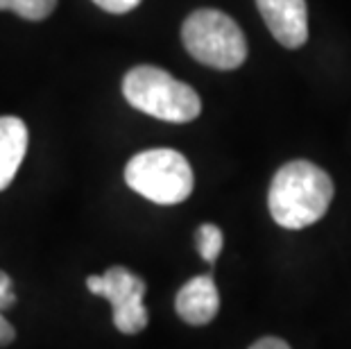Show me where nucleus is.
<instances>
[{"label": "nucleus", "mask_w": 351, "mask_h": 349, "mask_svg": "<svg viewBox=\"0 0 351 349\" xmlns=\"http://www.w3.org/2000/svg\"><path fill=\"white\" fill-rule=\"evenodd\" d=\"M333 193V180L322 168L297 159L276 170L267 193V206L279 227L304 229L322 220Z\"/></svg>", "instance_id": "obj_1"}, {"label": "nucleus", "mask_w": 351, "mask_h": 349, "mask_svg": "<svg viewBox=\"0 0 351 349\" xmlns=\"http://www.w3.org/2000/svg\"><path fill=\"white\" fill-rule=\"evenodd\" d=\"M123 95L134 109L166 123H191L202 111L199 95L156 66H136L127 71Z\"/></svg>", "instance_id": "obj_2"}, {"label": "nucleus", "mask_w": 351, "mask_h": 349, "mask_svg": "<svg viewBox=\"0 0 351 349\" xmlns=\"http://www.w3.org/2000/svg\"><path fill=\"white\" fill-rule=\"evenodd\" d=\"M184 48L199 64L234 71L247 59V41L231 16L218 10H197L184 21Z\"/></svg>", "instance_id": "obj_3"}, {"label": "nucleus", "mask_w": 351, "mask_h": 349, "mask_svg": "<svg viewBox=\"0 0 351 349\" xmlns=\"http://www.w3.org/2000/svg\"><path fill=\"white\" fill-rule=\"evenodd\" d=\"M125 182L154 204H179L193 193V168L182 152L152 147L130 159Z\"/></svg>", "instance_id": "obj_4"}, {"label": "nucleus", "mask_w": 351, "mask_h": 349, "mask_svg": "<svg viewBox=\"0 0 351 349\" xmlns=\"http://www.w3.org/2000/svg\"><path fill=\"white\" fill-rule=\"evenodd\" d=\"M86 288L93 295L109 300L114 309V324L121 333L134 336L147 326V309L143 304L145 281L123 265H114L104 274H91L86 279Z\"/></svg>", "instance_id": "obj_5"}, {"label": "nucleus", "mask_w": 351, "mask_h": 349, "mask_svg": "<svg viewBox=\"0 0 351 349\" xmlns=\"http://www.w3.org/2000/svg\"><path fill=\"white\" fill-rule=\"evenodd\" d=\"M267 29L283 48L297 50L308 39V10L306 0H256Z\"/></svg>", "instance_id": "obj_6"}, {"label": "nucleus", "mask_w": 351, "mask_h": 349, "mask_svg": "<svg viewBox=\"0 0 351 349\" xmlns=\"http://www.w3.org/2000/svg\"><path fill=\"white\" fill-rule=\"evenodd\" d=\"M177 315L193 326H204L218 315L220 293L211 274H197L179 288L175 300Z\"/></svg>", "instance_id": "obj_7"}, {"label": "nucleus", "mask_w": 351, "mask_h": 349, "mask_svg": "<svg viewBox=\"0 0 351 349\" xmlns=\"http://www.w3.org/2000/svg\"><path fill=\"white\" fill-rule=\"evenodd\" d=\"M27 152V128L16 116H0V191L16 177Z\"/></svg>", "instance_id": "obj_8"}, {"label": "nucleus", "mask_w": 351, "mask_h": 349, "mask_svg": "<svg viewBox=\"0 0 351 349\" xmlns=\"http://www.w3.org/2000/svg\"><path fill=\"white\" fill-rule=\"evenodd\" d=\"M57 7V0H0V12H14L25 21L48 19Z\"/></svg>", "instance_id": "obj_9"}, {"label": "nucleus", "mask_w": 351, "mask_h": 349, "mask_svg": "<svg viewBox=\"0 0 351 349\" xmlns=\"http://www.w3.org/2000/svg\"><path fill=\"white\" fill-rule=\"evenodd\" d=\"M195 245H197L199 256L204 258L206 263H213L222 252V245H225V234H222V229L218 225L204 222L195 232Z\"/></svg>", "instance_id": "obj_10"}, {"label": "nucleus", "mask_w": 351, "mask_h": 349, "mask_svg": "<svg viewBox=\"0 0 351 349\" xmlns=\"http://www.w3.org/2000/svg\"><path fill=\"white\" fill-rule=\"evenodd\" d=\"M93 3L109 14H127V12H132L134 7H138L141 0H93Z\"/></svg>", "instance_id": "obj_11"}, {"label": "nucleus", "mask_w": 351, "mask_h": 349, "mask_svg": "<svg viewBox=\"0 0 351 349\" xmlns=\"http://www.w3.org/2000/svg\"><path fill=\"white\" fill-rule=\"evenodd\" d=\"M250 349H290V345L281 338H261Z\"/></svg>", "instance_id": "obj_12"}]
</instances>
